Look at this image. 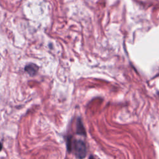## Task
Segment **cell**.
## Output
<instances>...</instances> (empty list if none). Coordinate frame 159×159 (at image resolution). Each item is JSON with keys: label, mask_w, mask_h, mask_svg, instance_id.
Listing matches in <instances>:
<instances>
[{"label": "cell", "mask_w": 159, "mask_h": 159, "mask_svg": "<svg viewBox=\"0 0 159 159\" xmlns=\"http://www.w3.org/2000/svg\"><path fill=\"white\" fill-rule=\"evenodd\" d=\"M74 152L76 157L78 159H83L85 158L87 150L84 142L81 140H75L74 142Z\"/></svg>", "instance_id": "1"}, {"label": "cell", "mask_w": 159, "mask_h": 159, "mask_svg": "<svg viewBox=\"0 0 159 159\" xmlns=\"http://www.w3.org/2000/svg\"><path fill=\"white\" fill-rule=\"evenodd\" d=\"M38 70L39 66L34 63H29L25 66V71L31 76H35Z\"/></svg>", "instance_id": "2"}, {"label": "cell", "mask_w": 159, "mask_h": 159, "mask_svg": "<svg viewBox=\"0 0 159 159\" xmlns=\"http://www.w3.org/2000/svg\"><path fill=\"white\" fill-rule=\"evenodd\" d=\"M76 132L79 135H82L84 136H86V131L84 130V128L83 127V123L81 122V120L80 118H78L77 120V124H76Z\"/></svg>", "instance_id": "3"}, {"label": "cell", "mask_w": 159, "mask_h": 159, "mask_svg": "<svg viewBox=\"0 0 159 159\" xmlns=\"http://www.w3.org/2000/svg\"><path fill=\"white\" fill-rule=\"evenodd\" d=\"M1 149H2V144H1V143L0 142V151L1 150Z\"/></svg>", "instance_id": "4"}, {"label": "cell", "mask_w": 159, "mask_h": 159, "mask_svg": "<svg viewBox=\"0 0 159 159\" xmlns=\"http://www.w3.org/2000/svg\"><path fill=\"white\" fill-rule=\"evenodd\" d=\"M89 159H93V156H90V157H89Z\"/></svg>", "instance_id": "5"}]
</instances>
